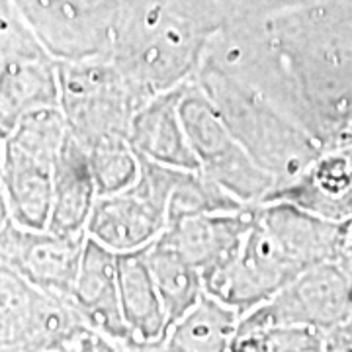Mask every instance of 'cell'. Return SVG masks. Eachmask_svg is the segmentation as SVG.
<instances>
[{"label": "cell", "mask_w": 352, "mask_h": 352, "mask_svg": "<svg viewBox=\"0 0 352 352\" xmlns=\"http://www.w3.org/2000/svg\"><path fill=\"white\" fill-rule=\"evenodd\" d=\"M300 126L321 149L352 139V4H300L266 18Z\"/></svg>", "instance_id": "1"}, {"label": "cell", "mask_w": 352, "mask_h": 352, "mask_svg": "<svg viewBox=\"0 0 352 352\" xmlns=\"http://www.w3.org/2000/svg\"><path fill=\"white\" fill-rule=\"evenodd\" d=\"M325 217L286 200L252 206L251 223L235 252L204 274V289L243 317L274 298L335 247Z\"/></svg>", "instance_id": "2"}, {"label": "cell", "mask_w": 352, "mask_h": 352, "mask_svg": "<svg viewBox=\"0 0 352 352\" xmlns=\"http://www.w3.org/2000/svg\"><path fill=\"white\" fill-rule=\"evenodd\" d=\"M217 30L157 0H133L108 57L143 98L182 87L198 75Z\"/></svg>", "instance_id": "3"}, {"label": "cell", "mask_w": 352, "mask_h": 352, "mask_svg": "<svg viewBox=\"0 0 352 352\" xmlns=\"http://www.w3.org/2000/svg\"><path fill=\"white\" fill-rule=\"evenodd\" d=\"M194 78L254 163L276 178L278 188L303 175L323 151L302 126L239 80L204 65Z\"/></svg>", "instance_id": "4"}, {"label": "cell", "mask_w": 352, "mask_h": 352, "mask_svg": "<svg viewBox=\"0 0 352 352\" xmlns=\"http://www.w3.org/2000/svg\"><path fill=\"white\" fill-rule=\"evenodd\" d=\"M180 116L201 175L245 206H258L272 196L276 178L245 151L196 78L180 98Z\"/></svg>", "instance_id": "5"}, {"label": "cell", "mask_w": 352, "mask_h": 352, "mask_svg": "<svg viewBox=\"0 0 352 352\" xmlns=\"http://www.w3.org/2000/svg\"><path fill=\"white\" fill-rule=\"evenodd\" d=\"M59 87L67 129L82 145L102 135H126L143 98L106 55L65 61Z\"/></svg>", "instance_id": "6"}, {"label": "cell", "mask_w": 352, "mask_h": 352, "mask_svg": "<svg viewBox=\"0 0 352 352\" xmlns=\"http://www.w3.org/2000/svg\"><path fill=\"white\" fill-rule=\"evenodd\" d=\"M138 180L127 188L98 196L88 217L87 235L113 252L145 249L168 226V201L182 168L139 157Z\"/></svg>", "instance_id": "7"}, {"label": "cell", "mask_w": 352, "mask_h": 352, "mask_svg": "<svg viewBox=\"0 0 352 352\" xmlns=\"http://www.w3.org/2000/svg\"><path fill=\"white\" fill-rule=\"evenodd\" d=\"M67 124L55 108L25 116L8 149V184L20 219L32 227L50 221L53 176Z\"/></svg>", "instance_id": "8"}, {"label": "cell", "mask_w": 352, "mask_h": 352, "mask_svg": "<svg viewBox=\"0 0 352 352\" xmlns=\"http://www.w3.org/2000/svg\"><path fill=\"white\" fill-rule=\"evenodd\" d=\"M71 298L76 314L92 329H96L118 351H133L118 288V252L88 237L80 256L78 272Z\"/></svg>", "instance_id": "9"}, {"label": "cell", "mask_w": 352, "mask_h": 352, "mask_svg": "<svg viewBox=\"0 0 352 352\" xmlns=\"http://www.w3.org/2000/svg\"><path fill=\"white\" fill-rule=\"evenodd\" d=\"M186 87L188 82L143 102L131 118L127 141L139 157L173 168L198 170V161L180 116V98Z\"/></svg>", "instance_id": "10"}, {"label": "cell", "mask_w": 352, "mask_h": 352, "mask_svg": "<svg viewBox=\"0 0 352 352\" xmlns=\"http://www.w3.org/2000/svg\"><path fill=\"white\" fill-rule=\"evenodd\" d=\"M251 210L252 206L239 212L182 217L168 223L157 239L182 254L204 276L221 266L239 247L251 223Z\"/></svg>", "instance_id": "11"}, {"label": "cell", "mask_w": 352, "mask_h": 352, "mask_svg": "<svg viewBox=\"0 0 352 352\" xmlns=\"http://www.w3.org/2000/svg\"><path fill=\"white\" fill-rule=\"evenodd\" d=\"M118 288L133 351H163L170 323L143 249L118 252Z\"/></svg>", "instance_id": "12"}, {"label": "cell", "mask_w": 352, "mask_h": 352, "mask_svg": "<svg viewBox=\"0 0 352 352\" xmlns=\"http://www.w3.org/2000/svg\"><path fill=\"white\" fill-rule=\"evenodd\" d=\"M98 198L85 145L67 129L53 176L50 227L57 235L87 233L88 217Z\"/></svg>", "instance_id": "13"}, {"label": "cell", "mask_w": 352, "mask_h": 352, "mask_svg": "<svg viewBox=\"0 0 352 352\" xmlns=\"http://www.w3.org/2000/svg\"><path fill=\"white\" fill-rule=\"evenodd\" d=\"M61 87L39 51H22L4 65L0 75V131H12L28 112L53 108Z\"/></svg>", "instance_id": "14"}, {"label": "cell", "mask_w": 352, "mask_h": 352, "mask_svg": "<svg viewBox=\"0 0 352 352\" xmlns=\"http://www.w3.org/2000/svg\"><path fill=\"white\" fill-rule=\"evenodd\" d=\"M243 315L229 303L204 292L200 300L170 325L163 351H233Z\"/></svg>", "instance_id": "15"}, {"label": "cell", "mask_w": 352, "mask_h": 352, "mask_svg": "<svg viewBox=\"0 0 352 352\" xmlns=\"http://www.w3.org/2000/svg\"><path fill=\"white\" fill-rule=\"evenodd\" d=\"M143 254L155 282V288L161 296L168 323L173 325L206 292L201 272L182 254H178L173 247L164 245L159 239L147 245L143 249Z\"/></svg>", "instance_id": "16"}, {"label": "cell", "mask_w": 352, "mask_h": 352, "mask_svg": "<svg viewBox=\"0 0 352 352\" xmlns=\"http://www.w3.org/2000/svg\"><path fill=\"white\" fill-rule=\"evenodd\" d=\"M98 196L131 186L139 176L141 161L126 135H102L85 143Z\"/></svg>", "instance_id": "17"}, {"label": "cell", "mask_w": 352, "mask_h": 352, "mask_svg": "<svg viewBox=\"0 0 352 352\" xmlns=\"http://www.w3.org/2000/svg\"><path fill=\"white\" fill-rule=\"evenodd\" d=\"M245 208L237 198L217 186L214 180L204 176L200 170H180L176 176L175 188L168 201V223L176 219L201 214H223L239 212Z\"/></svg>", "instance_id": "18"}, {"label": "cell", "mask_w": 352, "mask_h": 352, "mask_svg": "<svg viewBox=\"0 0 352 352\" xmlns=\"http://www.w3.org/2000/svg\"><path fill=\"white\" fill-rule=\"evenodd\" d=\"M157 2L192 14L215 28H219L231 16V0H157Z\"/></svg>", "instance_id": "19"}, {"label": "cell", "mask_w": 352, "mask_h": 352, "mask_svg": "<svg viewBox=\"0 0 352 352\" xmlns=\"http://www.w3.org/2000/svg\"><path fill=\"white\" fill-rule=\"evenodd\" d=\"M300 4H302V0H231V16L268 18V16L284 12V10L300 6Z\"/></svg>", "instance_id": "20"}]
</instances>
